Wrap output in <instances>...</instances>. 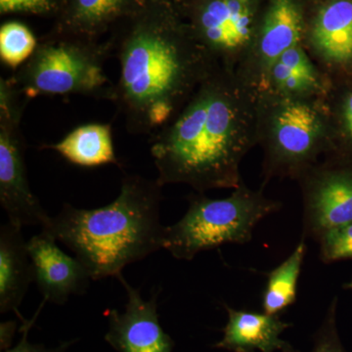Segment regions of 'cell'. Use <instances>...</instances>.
Returning a JSON list of instances; mask_svg holds the SVG:
<instances>
[{
	"mask_svg": "<svg viewBox=\"0 0 352 352\" xmlns=\"http://www.w3.org/2000/svg\"><path fill=\"white\" fill-rule=\"evenodd\" d=\"M256 113L248 95L215 64L184 107L151 136L162 187L182 183L199 193L241 185L240 163L252 147Z\"/></svg>",
	"mask_w": 352,
	"mask_h": 352,
	"instance_id": "obj_1",
	"label": "cell"
},
{
	"mask_svg": "<svg viewBox=\"0 0 352 352\" xmlns=\"http://www.w3.org/2000/svg\"><path fill=\"white\" fill-rule=\"evenodd\" d=\"M175 31L140 21L112 52L120 64L112 102L131 133L151 138L161 131L217 64L196 39Z\"/></svg>",
	"mask_w": 352,
	"mask_h": 352,
	"instance_id": "obj_2",
	"label": "cell"
},
{
	"mask_svg": "<svg viewBox=\"0 0 352 352\" xmlns=\"http://www.w3.org/2000/svg\"><path fill=\"white\" fill-rule=\"evenodd\" d=\"M162 199L157 180L126 175L112 203L94 210L65 204L43 229L76 254L92 280L117 277L127 264L163 249Z\"/></svg>",
	"mask_w": 352,
	"mask_h": 352,
	"instance_id": "obj_3",
	"label": "cell"
},
{
	"mask_svg": "<svg viewBox=\"0 0 352 352\" xmlns=\"http://www.w3.org/2000/svg\"><path fill=\"white\" fill-rule=\"evenodd\" d=\"M280 206L243 183L226 199L190 197L184 217L164 227L163 249L176 259L192 261L219 245L245 244L259 222L279 210Z\"/></svg>",
	"mask_w": 352,
	"mask_h": 352,
	"instance_id": "obj_4",
	"label": "cell"
},
{
	"mask_svg": "<svg viewBox=\"0 0 352 352\" xmlns=\"http://www.w3.org/2000/svg\"><path fill=\"white\" fill-rule=\"evenodd\" d=\"M60 38L44 41L11 78L28 99L39 95H83L112 102L115 85L105 74L108 46L90 39Z\"/></svg>",
	"mask_w": 352,
	"mask_h": 352,
	"instance_id": "obj_5",
	"label": "cell"
},
{
	"mask_svg": "<svg viewBox=\"0 0 352 352\" xmlns=\"http://www.w3.org/2000/svg\"><path fill=\"white\" fill-rule=\"evenodd\" d=\"M28 100L11 78H0V204L11 223L44 228L51 217L30 187L20 129Z\"/></svg>",
	"mask_w": 352,
	"mask_h": 352,
	"instance_id": "obj_6",
	"label": "cell"
},
{
	"mask_svg": "<svg viewBox=\"0 0 352 352\" xmlns=\"http://www.w3.org/2000/svg\"><path fill=\"white\" fill-rule=\"evenodd\" d=\"M266 143L268 175L302 178L325 148L320 112L300 97H286L271 113Z\"/></svg>",
	"mask_w": 352,
	"mask_h": 352,
	"instance_id": "obj_7",
	"label": "cell"
},
{
	"mask_svg": "<svg viewBox=\"0 0 352 352\" xmlns=\"http://www.w3.org/2000/svg\"><path fill=\"white\" fill-rule=\"evenodd\" d=\"M302 179L305 239L318 242L324 234L352 222V166H314Z\"/></svg>",
	"mask_w": 352,
	"mask_h": 352,
	"instance_id": "obj_8",
	"label": "cell"
},
{
	"mask_svg": "<svg viewBox=\"0 0 352 352\" xmlns=\"http://www.w3.org/2000/svg\"><path fill=\"white\" fill-rule=\"evenodd\" d=\"M118 280L127 293L124 314L117 309L108 311L109 331L105 340L119 352H171L175 342L160 325L157 312V294L143 300L139 289L133 288L122 274Z\"/></svg>",
	"mask_w": 352,
	"mask_h": 352,
	"instance_id": "obj_9",
	"label": "cell"
},
{
	"mask_svg": "<svg viewBox=\"0 0 352 352\" xmlns=\"http://www.w3.org/2000/svg\"><path fill=\"white\" fill-rule=\"evenodd\" d=\"M34 266V282L43 300L64 305L71 295H82L89 285V272L76 258L62 251L54 236L43 229L27 242Z\"/></svg>",
	"mask_w": 352,
	"mask_h": 352,
	"instance_id": "obj_10",
	"label": "cell"
},
{
	"mask_svg": "<svg viewBox=\"0 0 352 352\" xmlns=\"http://www.w3.org/2000/svg\"><path fill=\"white\" fill-rule=\"evenodd\" d=\"M250 0H208L197 16V43L217 63L239 54L252 38Z\"/></svg>",
	"mask_w": 352,
	"mask_h": 352,
	"instance_id": "obj_11",
	"label": "cell"
},
{
	"mask_svg": "<svg viewBox=\"0 0 352 352\" xmlns=\"http://www.w3.org/2000/svg\"><path fill=\"white\" fill-rule=\"evenodd\" d=\"M228 321L223 338L215 344L217 349L233 352H296L289 342L281 339L282 333L291 324L279 315L237 310L224 305Z\"/></svg>",
	"mask_w": 352,
	"mask_h": 352,
	"instance_id": "obj_12",
	"label": "cell"
},
{
	"mask_svg": "<svg viewBox=\"0 0 352 352\" xmlns=\"http://www.w3.org/2000/svg\"><path fill=\"white\" fill-rule=\"evenodd\" d=\"M34 266L22 234V227L10 221L0 228V312H18L34 282Z\"/></svg>",
	"mask_w": 352,
	"mask_h": 352,
	"instance_id": "obj_13",
	"label": "cell"
},
{
	"mask_svg": "<svg viewBox=\"0 0 352 352\" xmlns=\"http://www.w3.org/2000/svg\"><path fill=\"white\" fill-rule=\"evenodd\" d=\"M302 32V14L295 0H272L256 52V65L263 80L275 62L289 48L298 45Z\"/></svg>",
	"mask_w": 352,
	"mask_h": 352,
	"instance_id": "obj_14",
	"label": "cell"
},
{
	"mask_svg": "<svg viewBox=\"0 0 352 352\" xmlns=\"http://www.w3.org/2000/svg\"><path fill=\"white\" fill-rule=\"evenodd\" d=\"M312 41L328 61H352V0H333L322 9L315 20Z\"/></svg>",
	"mask_w": 352,
	"mask_h": 352,
	"instance_id": "obj_15",
	"label": "cell"
},
{
	"mask_svg": "<svg viewBox=\"0 0 352 352\" xmlns=\"http://www.w3.org/2000/svg\"><path fill=\"white\" fill-rule=\"evenodd\" d=\"M46 147L56 151L69 163L83 168L118 164L110 124H83L60 142Z\"/></svg>",
	"mask_w": 352,
	"mask_h": 352,
	"instance_id": "obj_16",
	"label": "cell"
},
{
	"mask_svg": "<svg viewBox=\"0 0 352 352\" xmlns=\"http://www.w3.org/2000/svg\"><path fill=\"white\" fill-rule=\"evenodd\" d=\"M266 82L286 97H302L318 89V75L300 44L289 48L271 67Z\"/></svg>",
	"mask_w": 352,
	"mask_h": 352,
	"instance_id": "obj_17",
	"label": "cell"
},
{
	"mask_svg": "<svg viewBox=\"0 0 352 352\" xmlns=\"http://www.w3.org/2000/svg\"><path fill=\"white\" fill-rule=\"evenodd\" d=\"M305 254L307 244L302 237L288 258L268 274L263 294L264 314L279 315L296 302L298 279Z\"/></svg>",
	"mask_w": 352,
	"mask_h": 352,
	"instance_id": "obj_18",
	"label": "cell"
},
{
	"mask_svg": "<svg viewBox=\"0 0 352 352\" xmlns=\"http://www.w3.org/2000/svg\"><path fill=\"white\" fill-rule=\"evenodd\" d=\"M129 0H72L67 22L75 34H90L124 13Z\"/></svg>",
	"mask_w": 352,
	"mask_h": 352,
	"instance_id": "obj_19",
	"label": "cell"
},
{
	"mask_svg": "<svg viewBox=\"0 0 352 352\" xmlns=\"http://www.w3.org/2000/svg\"><path fill=\"white\" fill-rule=\"evenodd\" d=\"M38 41L29 28L9 22L0 29V58L9 68L18 69L31 58Z\"/></svg>",
	"mask_w": 352,
	"mask_h": 352,
	"instance_id": "obj_20",
	"label": "cell"
},
{
	"mask_svg": "<svg viewBox=\"0 0 352 352\" xmlns=\"http://www.w3.org/2000/svg\"><path fill=\"white\" fill-rule=\"evenodd\" d=\"M318 243L324 263L352 259V222L324 234Z\"/></svg>",
	"mask_w": 352,
	"mask_h": 352,
	"instance_id": "obj_21",
	"label": "cell"
},
{
	"mask_svg": "<svg viewBox=\"0 0 352 352\" xmlns=\"http://www.w3.org/2000/svg\"><path fill=\"white\" fill-rule=\"evenodd\" d=\"M338 296L329 305L324 320L314 336L310 352H346L340 339L337 326Z\"/></svg>",
	"mask_w": 352,
	"mask_h": 352,
	"instance_id": "obj_22",
	"label": "cell"
},
{
	"mask_svg": "<svg viewBox=\"0 0 352 352\" xmlns=\"http://www.w3.org/2000/svg\"><path fill=\"white\" fill-rule=\"evenodd\" d=\"M57 0H0L1 13H46L53 10Z\"/></svg>",
	"mask_w": 352,
	"mask_h": 352,
	"instance_id": "obj_23",
	"label": "cell"
},
{
	"mask_svg": "<svg viewBox=\"0 0 352 352\" xmlns=\"http://www.w3.org/2000/svg\"><path fill=\"white\" fill-rule=\"evenodd\" d=\"M340 122L342 126V138L347 157H352V90L342 97L340 106Z\"/></svg>",
	"mask_w": 352,
	"mask_h": 352,
	"instance_id": "obj_24",
	"label": "cell"
},
{
	"mask_svg": "<svg viewBox=\"0 0 352 352\" xmlns=\"http://www.w3.org/2000/svg\"><path fill=\"white\" fill-rule=\"evenodd\" d=\"M34 318L31 321L23 320V325L21 327V332H22V340L18 342L17 346L11 347V349H7L3 352H65L67 347L72 344V342H66V344H62L61 346L58 347L55 349H46L45 347L41 346V344H32L28 340V333H29L30 329H31L32 324H34Z\"/></svg>",
	"mask_w": 352,
	"mask_h": 352,
	"instance_id": "obj_25",
	"label": "cell"
},
{
	"mask_svg": "<svg viewBox=\"0 0 352 352\" xmlns=\"http://www.w3.org/2000/svg\"><path fill=\"white\" fill-rule=\"evenodd\" d=\"M15 322H6L1 323V349L6 351L9 349L11 339L13 338L14 332H15Z\"/></svg>",
	"mask_w": 352,
	"mask_h": 352,
	"instance_id": "obj_26",
	"label": "cell"
},
{
	"mask_svg": "<svg viewBox=\"0 0 352 352\" xmlns=\"http://www.w3.org/2000/svg\"><path fill=\"white\" fill-rule=\"evenodd\" d=\"M344 287H346V289H349V291H351L352 293V276L351 278V280H349V281L347 282V284Z\"/></svg>",
	"mask_w": 352,
	"mask_h": 352,
	"instance_id": "obj_27",
	"label": "cell"
}]
</instances>
